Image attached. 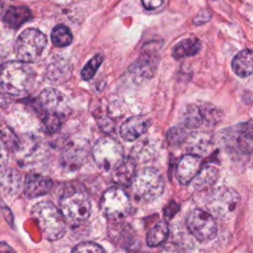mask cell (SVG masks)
<instances>
[{
	"instance_id": "cell-3",
	"label": "cell",
	"mask_w": 253,
	"mask_h": 253,
	"mask_svg": "<svg viewBox=\"0 0 253 253\" xmlns=\"http://www.w3.org/2000/svg\"><path fill=\"white\" fill-rule=\"evenodd\" d=\"M34 81V70L22 61H8L0 71V86L10 95L20 96L27 93Z\"/></svg>"
},
{
	"instance_id": "cell-17",
	"label": "cell",
	"mask_w": 253,
	"mask_h": 253,
	"mask_svg": "<svg viewBox=\"0 0 253 253\" xmlns=\"http://www.w3.org/2000/svg\"><path fill=\"white\" fill-rule=\"evenodd\" d=\"M32 18L31 10L26 6H12L10 7L3 18L4 24L13 29H17Z\"/></svg>"
},
{
	"instance_id": "cell-38",
	"label": "cell",
	"mask_w": 253,
	"mask_h": 253,
	"mask_svg": "<svg viewBox=\"0 0 253 253\" xmlns=\"http://www.w3.org/2000/svg\"><path fill=\"white\" fill-rule=\"evenodd\" d=\"M3 65H4V57H3V53L0 51V71L3 67Z\"/></svg>"
},
{
	"instance_id": "cell-28",
	"label": "cell",
	"mask_w": 253,
	"mask_h": 253,
	"mask_svg": "<svg viewBox=\"0 0 253 253\" xmlns=\"http://www.w3.org/2000/svg\"><path fill=\"white\" fill-rule=\"evenodd\" d=\"M0 138L4 142V144L10 148L15 150L19 146V139L14 133V131L6 125L0 126Z\"/></svg>"
},
{
	"instance_id": "cell-33",
	"label": "cell",
	"mask_w": 253,
	"mask_h": 253,
	"mask_svg": "<svg viewBox=\"0 0 253 253\" xmlns=\"http://www.w3.org/2000/svg\"><path fill=\"white\" fill-rule=\"evenodd\" d=\"M98 125L101 127V129L105 132H110V131H113L114 129V123L111 120L106 118H102V120L98 123Z\"/></svg>"
},
{
	"instance_id": "cell-16",
	"label": "cell",
	"mask_w": 253,
	"mask_h": 253,
	"mask_svg": "<svg viewBox=\"0 0 253 253\" xmlns=\"http://www.w3.org/2000/svg\"><path fill=\"white\" fill-rule=\"evenodd\" d=\"M135 175V162L131 157H124L112 170V179L119 186H130Z\"/></svg>"
},
{
	"instance_id": "cell-9",
	"label": "cell",
	"mask_w": 253,
	"mask_h": 253,
	"mask_svg": "<svg viewBox=\"0 0 253 253\" xmlns=\"http://www.w3.org/2000/svg\"><path fill=\"white\" fill-rule=\"evenodd\" d=\"M186 224L192 235L202 242L212 239L217 231L213 216L201 209L192 210L188 213Z\"/></svg>"
},
{
	"instance_id": "cell-21",
	"label": "cell",
	"mask_w": 253,
	"mask_h": 253,
	"mask_svg": "<svg viewBox=\"0 0 253 253\" xmlns=\"http://www.w3.org/2000/svg\"><path fill=\"white\" fill-rule=\"evenodd\" d=\"M86 151L84 147L78 145H70L65 149L62 155V161L65 167H67L69 170H74L80 167L81 163L84 161Z\"/></svg>"
},
{
	"instance_id": "cell-29",
	"label": "cell",
	"mask_w": 253,
	"mask_h": 253,
	"mask_svg": "<svg viewBox=\"0 0 253 253\" xmlns=\"http://www.w3.org/2000/svg\"><path fill=\"white\" fill-rule=\"evenodd\" d=\"M71 253H105V251L97 243L81 242L72 249Z\"/></svg>"
},
{
	"instance_id": "cell-40",
	"label": "cell",
	"mask_w": 253,
	"mask_h": 253,
	"mask_svg": "<svg viewBox=\"0 0 253 253\" xmlns=\"http://www.w3.org/2000/svg\"><path fill=\"white\" fill-rule=\"evenodd\" d=\"M213 1H215V0H213Z\"/></svg>"
},
{
	"instance_id": "cell-36",
	"label": "cell",
	"mask_w": 253,
	"mask_h": 253,
	"mask_svg": "<svg viewBox=\"0 0 253 253\" xmlns=\"http://www.w3.org/2000/svg\"><path fill=\"white\" fill-rule=\"evenodd\" d=\"M0 253H16L6 242H0Z\"/></svg>"
},
{
	"instance_id": "cell-22",
	"label": "cell",
	"mask_w": 253,
	"mask_h": 253,
	"mask_svg": "<svg viewBox=\"0 0 253 253\" xmlns=\"http://www.w3.org/2000/svg\"><path fill=\"white\" fill-rule=\"evenodd\" d=\"M169 227L166 221H157L147 232L146 243L151 247H156L162 244L168 237Z\"/></svg>"
},
{
	"instance_id": "cell-7",
	"label": "cell",
	"mask_w": 253,
	"mask_h": 253,
	"mask_svg": "<svg viewBox=\"0 0 253 253\" xmlns=\"http://www.w3.org/2000/svg\"><path fill=\"white\" fill-rule=\"evenodd\" d=\"M92 154L97 166L104 171H112L124 158L122 145L111 137H102L97 140Z\"/></svg>"
},
{
	"instance_id": "cell-12",
	"label": "cell",
	"mask_w": 253,
	"mask_h": 253,
	"mask_svg": "<svg viewBox=\"0 0 253 253\" xmlns=\"http://www.w3.org/2000/svg\"><path fill=\"white\" fill-rule=\"evenodd\" d=\"M202 168V160L194 154H186L177 163L175 174L177 180L182 185H188Z\"/></svg>"
},
{
	"instance_id": "cell-24",
	"label": "cell",
	"mask_w": 253,
	"mask_h": 253,
	"mask_svg": "<svg viewBox=\"0 0 253 253\" xmlns=\"http://www.w3.org/2000/svg\"><path fill=\"white\" fill-rule=\"evenodd\" d=\"M183 125L188 128H196L204 122L201 106L191 104L188 105L182 115Z\"/></svg>"
},
{
	"instance_id": "cell-15",
	"label": "cell",
	"mask_w": 253,
	"mask_h": 253,
	"mask_svg": "<svg viewBox=\"0 0 253 253\" xmlns=\"http://www.w3.org/2000/svg\"><path fill=\"white\" fill-rule=\"evenodd\" d=\"M230 138L233 139V145L241 153L250 154L252 150V124L251 122L235 126L229 129Z\"/></svg>"
},
{
	"instance_id": "cell-25",
	"label": "cell",
	"mask_w": 253,
	"mask_h": 253,
	"mask_svg": "<svg viewBox=\"0 0 253 253\" xmlns=\"http://www.w3.org/2000/svg\"><path fill=\"white\" fill-rule=\"evenodd\" d=\"M51 42L58 47L66 46L72 42V34L64 25H57L51 32Z\"/></svg>"
},
{
	"instance_id": "cell-23",
	"label": "cell",
	"mask_w": 253,
	"mask_h": 253,
	"mask_svg": "<svg viewBox=\"0 0 253 253\" xmlns=\"http://www.w3.org/2000/svg\"><path fill=\"white\" fill-rule=\"evenodd\" d=\"M21 186V175L14 169H8L0 174V189L9 195L15 194Z\"/></svg>"
},
{
	"instance_id": "cell-8",
	"label": "cell",
	"mask_w": 253,
	"mask_h": 253,
	"mask_svg": "<svg viewBox=\"0 0 253 253\" xmlns=\"http://www.w3.org/2000/svg\"><path fill=\"white\" fill-rule=\"evenodd\" d=\"M100 209L107 218L119 220L127 215L130 210V201L122 188L113 187L103 194Z\"/></svg>"
},
{
	"instance_id": "cell-1",
	"label": "cell",
	"mask_w": 253,
	"mask_h": 253,
	"mask_svg": "<svg viewBox=\"0 0 253 253\" xmlns=\"http://www.w3.org/2000/svg\"><path fill=\"white\" fill-rule=\"evenodd\" d=\"M38 106L45 130L55 132L70 113V104L65 95L53 88L44 89L38 98Z\"/></svg>"
},
{
	"instance_id": "cell-27",
	"label": "cell",
	"mask_w": 253,
	"mask_h": 253,
	"mask_svg": "<svg viewBox=\"0 0 253 253\" xmlns=\"http://www.w3.org/2000/svg\"><path fill=\"white\" fill-rule=\"evenodd\" d=\"M209 145V138L207 137V134L204 133H196L191 137L190 142V149L192 150V153L194 155H201V153H204L205 150H207Z\"/></svg>"
},
{
	"instance_id": "cell-6",
	"label": "cell",
	"mask_w": 253,
	"mask_h": 253,
	"mask_svg": "<svg viewBox=\"0 0 253 253\" xmlns=\"http://www.w3.org/2000/svg\"><path fill=\"white\" fill-rule=\"evenodd\" d=\"M46 45L45 36L37 29H27L18 37L15 43V53L24 63L37 61Z\"/></svg>"
},
{
	"instance_id": "cell-2",
	"label": "cell",
	"mask_w": 253,
	"mask_h": 253,
	"mask_svg": "<svg viewBox=\"0 0 253 253\" xmlns=\"http://www.w3.org/2000/svg\"><path fill=\"white\" fill-rule=\"evenodd\" d=\"M42 236L50 241L60 239L66 232V223L59 211L51 202L42 201L36 204L31 211Z\"/></svg>"
},
{
	"instance_id": "cell-37",
	"label": "cell",
	"mask_w": 253,
	"mask_h": 253,
	"mask_svg": "<svg viewBox=\"0 0 253 253\" xmlns=\"http://www.w3.org/2000/svg\"><path fill=\"white\" fill-rule=\"evenodd\" d=\"M160 253H181L174 245H168L166 246Z\"/></svg>"
},
{
	"instance_id": "cell-10",
	"label": "cell",
	"mask_w": 253,
	"mask_h": 253,
	"mask_svg": "<svg viewBox=\"0 0 253 253\" xmlns=\"http://www.w3.org/2000/svg\"><path fill=\"white\" fill-rule=\"evenodd\" d=\"M239 195L236 191L226 187L215 189L207 201L210 213L216 217H225L235 211L239 204Z\"/></svg>"
},
{
	"instance_id": "cell-11",
	"label": "cell",
	"mask_w": 253,
	"mask_h": 253,
	"mask_svg": "<svg viewBox=\"0 0 253 253\" xmlns=\"http://www.w3.org/2000/svg\"><path fill=\"white\" fill-rule=\"evenodd\" d=\"M159 58L157 51L149 47L144 49L137 59L129 66V71L142 78H150L155 73Z\"/></svg>"
},
{
	"instance_id": "cell-13",
	"label": "cell",
	"mask_w": 253,
	"mask_h": 253,
	"mask_svg": "<svg viewBox=\"0 0 253 253\" xmlns=\"http://www.w3.org/2000/svg\"><path fill=\"white\" fill-rule=\"evenodd\" d=\"M52 186L53 182L50 178L41 174L31 173L26 176L24 182V193L27 198L34 199L49 193Z\"/></svg>"
},
{
	"instance_id": "cell-18",
	"label": "cell",
	"mask_w": 253,
	"mask_h": 253,
	"mask_svg": "<svg viewBox=\"0 0 253 253\" xmlns=\"http://www.w3.org/2000/svg\"><path fill=\"white\" fill-rule=\"evenodd\" d=\"M232 70L240 77H247L253 71V59L251 49H243L232 59Z\"/></svg>"
},
{
	"instance_id": "cell-39",
	"label": "cell",
	"mask_w": 253,
	"mask_h": 253,
	"mask_svg": "<svg viewBox=\"0 0 253 253\" xmlns=\"http://www.w3.org/2000/svg\"><path fill=\"white\" fill-rule=\"evenodd\" d=\"M2 10H3V3H2V1L0 0V15H1V13H2Z\"/></svg>"
},
{
	"instance_id": "cell-5",
	"label": "cell",
	"mask_w": 253,
	"mask_h": 253,
	"mask_svg": "<svg viewBox=\"0 0 253 253\" xmlns=\"http://www.w3.org/2000/svg\"><path fill=\"white\" fill-rule=\"evenodd\" d=\"M130 185L135 198L142 202H151L157 199L164 190L162 176L152 167L142 168L135 173Z\"/></svg>"
},
{
	"instance_id": "cell-30",
	"label": "cell",
	"mask_w": 253,
	"mask_h": 253,
	"mask_svg": "<svg viewBox=\"0 0 253 253\" xmlns=\"http://www.w3.org/2000/svg\"><path fill=\"white\" fill-rule=\"evenodd\" d=\"M203 118L205 121L211 123V124H216L218 121L221 119V112L217 110L214 106H203L201 107Z\"/></svg>"
},
{
	"instance_id": "cell-31",
	"label": "cell",
	"mask_w": 253,
	"mask_h": 253,
	"mask_svg": "<svg viewBox=\"0 0 253 253\" xmlns=\"http://www.w3.org/2000/svg\"><path fill=\"white\" fill-rule=\"evenodd\" d=\"M186 137V130L181 126H175L169 129L167 133L168 141L171 144H179Z\"/></svg>"
},
{
	"instance_id": "cell-4",
	"label": "cell",
	"mask_w": 253,
	"mask_h": 253,
	"mask_svg": "<svg viewBox=\"0 0 253 253\" xmlns=\"http://www.w3.org/2000/svg\"><path fill=\"white\" fill-rule=\"evenodd\" d=\"M59 211L66 224L77 227L85 222L91 213V202L82 191H72L59 200Z\"/></svg>"
},
{
	"instance_id": "cell-19",
	"label": "cell",
	"mask_w": 253,
	"mask_h": 253,
	"mask_svg": "<svg viewBox=\"0 0 253 253\" xmlns=\"http://www.w3.org/2000/svg\"><path fill=\"white\" fill-rule=\"evenodd\" d=\"M201 49L200 40L196 37L187 38L179 42L174 47L172 51V55L176 59L193 56L197 54Z\"/></svg>"
},
{
	"instance_id": "cell-32",
	"label": "cell",
	"mask_w": 253,
	"mask_h": 253,
	"mask_svg": "<svg viewBox=\"0 0 253 253\" xmlns=\"http://www.w3.org/2000/svg\"><path fill=\"white\" fill-rule=\"evenodd\" d=\"M211 14L210 11H208V10H203V11L199 12V13L196 15V17L194 18L193 22H194V24H196V25H202V24L208 22V21L211 19Z\"/></svg>"
},
{
	"instance_id": "cell-26",
	"label": "cell",
	"mask_w": 253,
	"mask_h": 253,
	"mask_svg": "<svg viewBox=\"0 0 253 253\" xmlns=\"http://www.w3.org/2000/svg\"><path fill=\"white\" fill-rule=\"evenodd\" d=\"M102 62H103V55L102 54L94 55L85 64V66L82 68V70H81V77H82V79L85 80V81L91 80L94 77L98 67L101 65Z\"/></svg>"
},
{
	"instance_id": "cell-35",
	"label": "cell",
	"mask_w": 253,
	"mask_h": 253,
	"mask_svg": "<svg viewBox=\"0 0 253 253\" xmlns=\"http://www.w3.org/2000/svg\"><path fill=\"white\" fill-rule=\"evenodd\" d=\"M8 162V152L4 146L0 145V170H2Z\"/></svg>"
},
{
	"instance_id": "cell-20",
	"label": "cell",
	"mask_w": 253,
	"mask_h": 253,
	"mask_svg": "<svg viewBox=\"0 0 253 253\" xmlns=\"http://www.w3.org/2000/svg\"><path fill=\"white\" fill-rule=\"evenodd\" d=\"M218 178V171L212 166H207L201 168L195 178L192 180V184L195 189L203 191L211 187Z\"/></svg>"
},
{
	"instance_id": "cell-34",
	"label": "cell",
	"mask_w": 253,
	"mask_h": 253,
	"mask_svg": "<svg viewBox=\"0 0 253 253\" xmlns=\"http://www.w3.org/2000/svg\"><path fill=\"white\" fill-rule=\"evenodd\" d=\"M163 0H141L143 7L147 10H153L158 8L162 4Z\"/></svg>"
},
{
	"instance_id": "cell-14",
	"label": "cell",
	"mask_w": 253,
	"mask_h": 253,
	"mask_svg": "<svg viewBox=\"0 0 253 253\" xmlns=\"http://www.w3.org/2000/svg\"><path fill=\"white\" fill-rule=\"evenodd\" d=\"M150 121L146 117L133 116L126 120L120 128L121 136L126 141H132L144 133L150 126Z\"/></svg>"
}]
</instances>
